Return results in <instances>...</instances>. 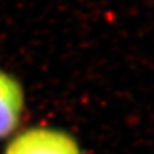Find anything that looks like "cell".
I'll return each mask as SVG.
<instances>
[{
  "mask_svg": "<svg viewBox=\"0 0 154 154\" xmlns=\"http://www.w3.org/2000/svg\"><path fill=\"white\" fill-rule=\"evenodd\" d=\"M3 154H82L75 137L51 127H30L16 134Z\"/></svg>",
  "mask_w": 154,
  "mask_h": 154,
  "instance_id": "1",
  "label": "cell"
},
{
  "mask_svg": "<svg viewBox=\"0 0 154 154\" xmlns=\"http://www.w3.org/2000/svg\"><path fill=\"white\" fill-rule=\"evenodd\" d=\"M24 91L15 76L0 69V139L19 127L24 111Z\"/></svg>",
  "mask_w": 154,
  "mask_h": 154,
  "instance_id": "2",
  "label": "cell"
}]
</instances>
